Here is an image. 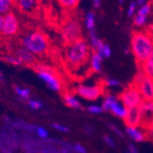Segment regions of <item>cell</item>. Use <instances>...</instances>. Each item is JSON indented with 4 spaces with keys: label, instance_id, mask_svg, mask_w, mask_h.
Masks as SVG:
<instances>
[{
    "label": "cell",
    "instance_id": "1",
    "mask_svg": "<svg viewBox=\"0 0 153 153\" xmlns=\"http://www.w3.org/2000/svg\"><path fill=\"white\" fill-rule=\"evenodd\" d=\"M18 41L25 48L37 56H47L50 51L48 36L32 23H24V27L18 34Z\"/></svg>",
    "mask_w": 153,
    "mask_h": 153
},
{
    "label": "cell",
    "instance_id": "2",
    "mask_svg": "<svg viewBox=\"0 0 153 153\" xmlns=\"http://www.w3.org/2000/svg\"><path fill=\"white\" fill-rule=\"evenodd\" d=\"M91 56V48L89 44L83 39L76 40L69 45H67L64 51V59L66 65L71 71H78L89 62Z\"/></svg>",
    "mask_w": 153,
    "mask_h": 153
},
{
    "label": "cell",
    "instance_id": "3",
    "mask_svg": "<svg viewBox=\"0 0 153 153\" xmlns=\"http://www.w3.org/2000/svg\"><path fill=\"white\" fill-rule=\"evenodd\" d=\"M153 49V36L148 31H136L132 34L130 51L140 67L149 59Z\"/></svg>",
    "mask_w": 153,
    "mask_h": 153
},
{
    "label": "cell",
    "instance_id": "4",
    "mask_svg": "<svg viewBox=\"0 0 153 153\" xmlns=\"http://www.w3.org/2000/svg\"><path fill=\"white\" fill-rule=\"evenodd\" d=\"M60 36L64 44L69 45L82 38V27L79 19L76 16H66L60 25Z\"/></svg>",
    "mask_w": 153,
    "mask_h": 153
},
{
    "label": "cell",
    "instance_id": "5",
    "mask_svg": "<svg viewBox=\"0 0 153 153\" xmlns=\"http://www.w3.org/2000/svg\"><path fill=\"white\" fill-rule=\"evenodd\" d=\"M33 69L36 70L38 74V76L54 91H60L62 89V82L59 79V74L56 68L51 66L45 64L34 65Z\"/></svg>",
    "mask_w": 153,
    "mask_h": 153
},
{
    "label": "cell",
    "instance_id": "6",
    "mask_svg": "<svg viewBox=\"0 0 153 153\" xmlns=\"http://www.w3.org/2000/svg\"><path fill=\"white\" fill-rule=\"evenodd\" d=\"M21 15L36 22L40 19L42 11V0H16L15 5Z\"/></svg>",
    "mask_w": 153,
    "mask_h": 153
},
{
    "label": "cell",
    "instance_id": "7",
    "mask_svg": "<svg viewBox=\"0 0 153 153\" xmlns=\"http://www.w3.org/2000/svg\"><path fill=\"white\" fill-rule=\"evenodd\" d=\"M135 86L145 101H153V78L147 76L140 68L131 82Z\"/></svg>",
    "mask_w": 153,
    "mask_h": 153
},
{
    "label": "cell",
    "instance_id": "8",
    "mask_svg": "<svg viewBox=\"0 0 153 153\" xmlns=\"http://www.w3.org/2000/svg\"><path fill=\"white\" fill-rule=\"evenodd\" d=\"M118 99L127 108H138L143 102V99L139 89L131 83L124 88Z\"/></svg>",
    "mask_w": 153,
    "mask_h": 153
},
{
    "label": "cell",
    "instance_id": "9",
    "mask_svg": "<svg viewBox=\"0 0 153 153\" xmlns=\"http://www.w3.org/2000/svg\"><path fill=\"white\" fill-rule=\"evenodd\" d=\"M104 82H100L94 85L80 84L76 88L75 92L86 100L95 101L104 95Z\"/></svg>",
    "mask_w": 153,
    "mask_h": 153
},
{
    "label": "cell",
    "instance_id": "10",
    "mask_svg": "<svg viewBox=\"0 0 153 153\" xmlns=\"http://www.w3.org/2000/svg\"><path fill=\"white\" fill-rule=\"evenodd\" d=\"M20 32V25L16 16L13 12H9L6 15L4 19V27H3V35L7 36H18Z\"/></svg>",
    "mask_w": 153,
    "mask_h": 153
},
{
    "label": "cell",
    "instance_id": "11",
    "mask_svg": "<svg viewBox=\"0 0 153 153\" xmlns=\"http://www.w3.org/2000/svg\"><path fill=\"white\" fill-rule=\"evenodd\" d=\"M141 114V128L147 129L153 123V101H145L139 107Z\"/></svg>",
    "mask_w": 153,
    "mask_h": 153
},
{
    "label": "cell",
    "instance_id": "12",
    "mask_svg": "<svg viewBox=\"0 0 153 153\" xmlns=\"http://www.w3.org/2000/svg\"><path fill=\"white\" fill-rule=\"evenodd\" d=\"M19 45H21V44L20 43L15 44V48H14L15 52L13 55L16 56L17 59L22 62V64H25L30 67H33L34 65H36L37 62H36V59L34 56V54L28 51L24 47H19Z\"/></svg>",
    "mask_w": 153,
    "mask_h": 153
},
{
    "label": "cell",
    "instance_id": "13",
    "mask_svg": "<svg viewBox=\"0 0 153 153\" xmlns=\"http://www.w3.org/2000/svg\"><path fill=\"white\" fill-rule=\"evenodd\" d=\"M124 123L126 127L140 128L141 127V114L140 108H128L126 117L124 118Z\"/></svg>",
    "mask_w": 153,
    "mask_h": 153
},
{
    "label": "cell",
    "instance_id": "14",
    "mask_svg": "<svg viewBox=\"0 0 153 153\" xmlns=\"http://www.w3.org/2000/svg\"><path fill=\"white\" fill-rule=\"evenodd\" d=\"M125 132L127 135L135 142H142L147 140L146 133L143 132L139 128H133V127H126Z\"/></svg>",
    "mask_w": 153,
    "mask_h": 153
},
{
    "label": "cell",
    "instance_id": "15",
    "mask_svg": "<svg viewBox=\"0 0 153 153\" xmlns=\"http://www.w3.org/2000/svg\"><path fill=\"white\" fill-rule=\"evenodd\" d=\"M103 57L98 52H92L89 59V67L92 72L100 73L102 70Z\"/></svg>",
    "mask_w": 153,
    "mask_h": 153
},
{
    "label": "cell",
    "instance_id": "16",
    "mask_svg": "<svg viewBox=\"0 0 153 153\" xmlns=\"http://www.w3.org/2000/svg\"><path fill=\"white\" fill-rule=\"evenodd\" d=\"M88 37H89V47L91 50L93 52H100V50L102 48L104 45V42L98 37L96 29L88 31Z\"/></svg>",
    "mask_w": 153,
    "mask_h": 153
},
{
    "label": "cell",
    "instance_id": "17",
    "mask_svg": "<svg viewBox=\"0 0 153 153\" xmlns=\"http://www.w3.org/2000/svg\"><path fill=\"white\" fill-rule=\"evenodd\" d=\"M109 111L114 115V116H116L117 118L124 120V118L127 115V112H128V108L118 100L117 101H115L111 105Z\"/></svg>",
    "mask_w": 153,
    "mask_h": 153
},
{
    "label": "cell",
    "instance_id": "18",
    "mask_svg": "<svg viewBox=\"0 0 153 153\" xmlns=\"http://www.w3.org/2000/svg\"><path fill=\"white\" fill-rule=\"evenodd\" d=\"M63 99H64L65 104L68 107H69L71 108H75V109H82L81 103L72 93H68V92L65 93L63 95Z\"/></svg>",
    "mask_w": 153,
    "mask_h": 153
},
{
    "label": "cell",
    "instance_id": "19",
    "mask_svg": "<svg viewBox=\"0 0 153 153\" xmlns=\"http://www.w3.org/2000/svg\"><path fill=\"white\" fill-rule=\"evenodd\" d=\"M59 7L66 12H72L79 6L80 0H56Z\"/></svg>",
    "mask_w": 153,
    "mask_h": 153
},
{
    "label": "cell",
    "instance_id": "20",
    "mask_svg": "<svg viewBox=\"0 0 153 153\" xmlns=\"http://www.w3.org/2000/svg\"><path fill=\"white\" fill-rule=\"evenodd\" d=\"M84 23H85V27L88 31L96 29V15L94 12L89 11L86 14Z\"/></svg>",
    "mask_w": 153,
    "mask_h": 153
},
{
    "label": "cell",
    "instance_id": "21",
    "mask_svg": "<svg viewBox=\"0 0 153 153\" xmlns=\"http://www.w3.org/2000/svg\"><path fill=\"white\" fill-rule=\"evenodd\" d=\"M119 99L113 94H109V93L106 94L104 97V100H103V102H102V106H101L103 108V111H109L111 105L115 101H117Z\"/></svg>",
    "mask_w": 153,
    "mask_h": 153
},
{
    "label": "cell",
    "instance_id": "22",
    "mask_svg": "<svg viewBox=\"0 0 153 153\" xmlns=\"http://www.w3.org/2000/svg\"><path fill=\"white\" fill-rule=\"evenodd\" d=\"M148 19H149V16L136 14L135 16H134V17H133V24H134V26L137 27H142L147 25Z\"/></svg>",
    "mask_w": 153,
    "mask_h": 153
},
{
    "label": "cell",
    "instance_id": "23",
    "mask_svg": "<svg viewBox=\"0 0 153 153\" xmlns=\"http://www.w3.org/2000/svg\"><path fill=\"white\" fill-rule=\"evenodd\" d=\"M13 5L11 0H0V15L9 13Z\"/></svg>",
    "mask_w": 153,
    "mask_h": 153
},
{
    "label": "cell",
    "instance_id": "24",
    "mask_svg": "<svg viewBox=\"0 0 153 153\" xmlns=\"http://www.w3.org/2000/svg\"><path fill=\"white\" fill-rule=\"evenodd\" d=\"M0 59L2 60H4L7 63H9L11 65H15V66H20L23 65L22 62L19 60L17 57L14 55H6V56H0Z\"/></svg>",
    "mask_w": 153,
    "mask_h": 153
},
{
    "label": "cell",
    "instance_id": "25",
    "mask_svg": "<svg viewBox=\"0 0 153 153\" xmlns=\"http://www.w3.org/2000/svg\"><path fill=\"white\" fill-rule=\"evenodd\" d=\"M152 10V5L150 3H145L143 4L142 6L139 7V9L137 11L136 14H139V15H142V16H149L150 12Z\"/></svg>",
    "mask_w": 153,
    "mask_h": 153
},
{
    "label": "cell",
    "instance_id": "26",
    "mask_svg": "<svg viewBox=\"0 0 153 153\" xmlns=\"http://www.w3.org/2000/svg\"><path fill=\"white\" fill-rule=\"evenodd\" d=\"M98 53L103 57V59H108V57H110V56L112 54V50H111V48L108 44H105L104 43L102 48Z\"/></svg>",
    "mask_w": 153,
    "mask_h": 153
},
{
    "label": "cell",
    "instance_id": "27",
    "mask_svg": "<svg viewBox=\"0 0 153 153\" xmlns=\"http://www.w3.org/2000/svg\"><path fill=\"white\" fill-rule=\"evenodd\" d=\"M105 87H110V88H115V87H120L121 82L119 79H112V78H107L104 81Z\"/></svg>",
    "mask_w": 153,
    "mask_h": 153
},
{
    "label": "cell",
    "instance_id": "28",
    "mask_svg": "<svg viewBox=\"0 0 153 153\" xmlns=\"http://www.w3.org/2000/svg\"><path fill=\"white\" fill-rule=\"evenodd\" d=\"M87 110L91 113V114H94V115H99V114H101L103 112V108L102 107L100 106H98V105H90L87 108Z\"/></svg>",
    "mask_w": 153,
    "mask_h": 153
},
{
    "label": "cell",
    "instance_id": "29",
    "mask_svg": "<svg viewBox=\"0 0 153 153\" xmlns=\"http://www.w3.org/2000/svg\"><path fill=\"white\" fill-rule=\"evenodd\" d=\"M137 7H138V5L135 1H132L128 7V10H127V15L128 17H131L133 16H135V13L137 12Z\"/></svg>",
    "mask_w": 153,
    "mask_h": 153
},
{
    "label": "cell",
    "instance_id": "30",
    "mask_svg": "<svg viewBox=\"0 0 153 153\" xmlns=\"http://www.w3.org/2000/svg\"><path fill=\"white\" fill-rule=\"evenodd\" d=\"M15 90H16V94L19 95L23 99H27L29 96V93H30V90L28 88H22L19 87H16Z\"/></svg>",
    "mask_w": 153,
    "mask_h": 153
},
{
    "label": "cell",
    "instance_id": "31",
    "mask_svg": "<svg viewBox=\"0 0 153 153\" xmlns=\"http://www.w3.org/2000/svg\"><path fill=\"white\" fill-rule=\"evenodd\" d=\"M108 128L116 134L117 136H119L120 138H123L124 137V133H123V131L118 127V126H116L114 123H108Z\"/></svg>",
    "mask_w": 153,
    "mask_h": 153
},
{
    "label": "cell",
    "instance_id": "32",
    "mask_svg": "<svg viewBox=\"0 0 153 153\" xmlns=\"http://www.w3.org/2000/svg\"><path fill=\"white\" fill-rule=\"evenodd\" d=\"M36 133H37V136L41 138V139H46L48 136V132L47 129H45L44 128L41 127H37L36 128Z\"/></svg>",
    "mask_w": 153,
    "mask_h": 153
},
{
    "label": "cell",
    "instance_id": "33",
    "mask_svg": "<svg viewBox=\"0 0 153 153\" xmlns=\"http://www.w3.org/2000/svg\"><path fill=\"white\" fill-rule=\"evenodd\" d=\"M52 128L56 129V130H59L60 132H68L69 131V128L64 125H61V124H57V123H52L51 124Z\"/></svg>",
    "mask_w": 153,
    "mask_h": 153
},
{
    "label": "cell",
    "instance_id": "34",
    "mask_svg": "<svg viewBox=\"0 0 153 153\" xmlns=\"http://www.w3.org/2000/svg\"><path fill=\"white\" fill-rule=\"evenodd\" d=\"M103 140H104V142H105L109 148L114 149L115 147H116V144H115V141L113 140V139L110 138V137L108 136V135H105V136L103 137Z\"/></svg>",
    "mask_w": 153,
    "mask_h": 153
},
{
    "label": "cell",
    "instance_id": "35",
    "mask_svg": "<svg viewBox=\"0 0 153 153\" xmlns=\"http://www.w3.org/2000/svg\"><path fill=\"white\" fill-rule=\"evenodd\" d=\"M28 105L30 108H34V109H39L43 107L42 103L39 101H36V100H29L28 101Z\"/></svg>",
    "mask_w": 153,
    "mask_h": 153
},
{
    "label": "cell",
    "instance_id": "36",
    "mask_svg": "<svg viewBox=\"0 0 153 153\" xmlns=\"http://www.w3.org/2000/svg\"><path fill=\"white\" fill-rule=\"evenodd\" d=\"M74 150L76 152V153H88L87 149L81 145V144H79V143H76L73 147Z\"/></svg>",
    "mask_w": 153,
    "mask_h": 153
},
{
    "label": "cell",
    "instance_id": "37",
    "mask_svg": "<svg viewBox=\"0 0 153 153\" xmlns=\"http://www.w3.org/2000/svg\"><path fill=\"white\" fill-rule=\"evenodd\" d=\"M145 133H146L147 139H149L151 141H153V123L147 129H145Z\"/></svg>",
    "mask_w": 153,
    "mask_h": 153
},
{
    "label": "cell",
    "instance_id": "38",
    "mask_svg": "<svg viewBox=\"0 0 153 153\" xmlns=\"http://www.w3.org/2000/svg\"><path fill=\"white\" fill-rule=\"evenodd\" d=\"M128 150L129 151V153H139L136 146L134 144H128Z\"/></svg>",
    "mask_w": 153,
    "mask_h": 153
},
{
    "label": "cell",
    "instance_id": "39",
    "mask_svg": "<svg viewBox=\"0 0 153 153\" xmlns=\"http://www.w3.org/2000/svg\"><path fill=\"white\" fill-rule=\"evenodd\" d=\"M144 64H147V65H149V66H153V49L149 56V59H147V61L144 63Z\"/></svg>",
    "mask_w": 153,
    "mask_h": 153
},
{
    "label": "cell",
    "instance_id": "40",
    "mask_svg": "<svg viewBox=\"0 0 153 153\" xmlns=\"http://www.w3.org/2000/svg\"><path fill=\"white\" fill-rule=\"evenodd\" d=\"M93 2V7L95 8H100L101 5V0H92Z\"/></svg>",
    "mask_w": 153,
    "mask_h": 153
},
{
    "label": "cell",
    "instance_id": "41",
    "mask_svg": "<svg viewBox=\"0 0 153 153\" xmlns=\"http://www.w3.org/2000/svg\"><path fill=\"white\" fill-rule=\"evenodd\" d=\"M4 19H5V17H3L1 15H0V33H2V31H3V27H4Z\"/></svg>",
    "mask_w": 153,
    "mask_h": 153
},
{
    "label": "cell",
    "instance_id": "42",
    "mask_svg": "<svg viewBox=\"0 0 153 153\" xmlns=\"http://www.w3.org/2000/svg\"><path fill=\"white\" fill-rule=\"evenodd\" d=\"M136 3H137L138 7H140V6H142L143 4L147 3V0H137Z\"/></svg>",
    "mask_w": 153,
    "mask_h": 153
},
{
    "label": "cell",
    "instance_id": "43",
    "mask_svg": "<svg viewBox=\"0 0 153 153\" xmlns=\"http://www.w3.org/2000/svg\"><path fill=\"white\" fill-rule=\"evenodd\" d=\"M148 32L149 33H150L152 36H153V24H150L149 26V29H148Z\"/></svg>",
    "mask_w": 153,
    "mask_h": 153
},
{
    "label": "cell",
    "instance_id": "44",
    "mask_svg": "<svg viewBox=\"0 0 153 153\" xmlns=\"http://www.w3.org/2000/svg\"><path fill=\"white\" fill-rule=\"evenodd\" d=\"M129 52H130V49H129V48H124V53H125V54L128 55V54H129Z\"/></svg>",
    "mask_w": 153,
    "mask_h": 153
},
{
    "label": "cell",
    "instance_id": "45",
    "mask_svg": "<svg viewBox=\"0 0 153 153\" xmlns=\"http://www.w3.org/2000/svg\"><path fill=\"white\" fill-rule=\"evenodd\" d=\"M0 79H1V80H3V79H4V76H3V74H2L1 70H0Z\"/></svg>",
    "mask_w": 153,
    "mask_h": 153
},
{
    "label": "cell",
    "instance_id": "46",
    "mask_svg": "<svg viewBox=\"0 0 153 153\" xmlns=\"http://www.w3.org/2000/svg\"><path fill=\"white\" fill-rule=\"evenodd\" d=\"M119 3H120V5H122V4L124 3V0H119Z\"/></svg>",
    "mask_w": 153,
    "mask_h": 153
},
{
    "label": "cell",
    "instance_id": "47",
    "mask_svg": "<svg viewBox=\"0 0 153 153\" xmlns=\"http://www.w3.org/2000/svg\"><path fill=\"white\" fill-rule=\"evenodd\" d=\"M11 1L13 2V4L15 5V3H16V0H11Z\"/></svg>",
    "mask_w": 153,
    "mask_h": 153
},
{
    "label": "cell",
    "instance_id": "48",
    "mask_svg": "<svg viewBox=\"0 0 153 153\" xmlns=\"http://www.w3.org/2000/svg\"><path fill=\"white\" fill-rule=\"evenodd\" d=\"M126 153H129V151H128V150H127V151H126Z\"/></svg>",
    "mask_w": 153,
    "mask_h": 153
}]
</instances>
